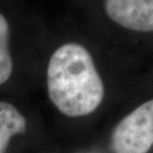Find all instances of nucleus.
Wrapping results in <instances>:
<instances>
[{"label":"nucleus","mask_w":153,"mask_h":153,"mask_svg":"<svg viewBox=\"0 0 153 153\" xmlns=\"http://www.w3.org/2000/svg\"><path fill=\"white\" fill-rule=\"evenodd\" d=\"M47 79L51 101L67 117L89 115L103 101L102 78L89 51L78 44L68 43L54 51Z\"/></svg>","instance_id":"obj_1"},{"label":"nucleus","mask_w":153,"mask_h":153,"mask_svg":"<svg viewBox=\"0 0 153 153\" xmlns=\"http://www.w3.org/2000/svg\"><path fill=\"white\" fill-rule=\"evenodd\" d=\"M153 145V99L118 123L112 134L115 153H147Z\"/></svg>","instance_id":"obj_2"},{"label":"nucleus","mask_w":153,"mask_h":153,"mask_svg":"<svg viewBox=\"0 0 153 153\" xmlns=\"http://www.w3.org/2000/svg\"><path fill=\"white\" fill-rule=\"evenodd\" d=\"M112 20L128 30L153 32V0H106Z\"/></svg>","instance_id":"obj_3"},{"label":"nucleus","mask_w":153,"mask_h":153,"mask_svg":"<svg viewBox=\"0 0 153 153\" xmlns=\"http://www.w3.org/2000/svg\"><path fill=\"white\" fill-rule=\"evenodd\" d=\"M25 117L10 103L0 101V153H5L13 135L25 133Z\"/></svg>","instance_id":"obj_4"},{"label":"nucleus","mask_w":153,"mask_h":153,"mask_svg":"<svg viewBox=\"0 0 153 153\" xmlns=\"http://www.w3.org/2000/svg\"><path fill=\"white\" fill-rule=\"evenodd\" d=\"M13 62L9 51V25L0 13V85L11 76Z\"/></svg>","instance_id":"obj_5"}]
</instances>
